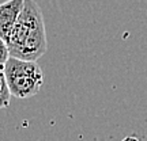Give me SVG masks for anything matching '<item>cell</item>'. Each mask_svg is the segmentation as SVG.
Wrapping results in <instances>:
<instances>
[{"mask_svg":"<svg viewBox=\"0 0 147 141\" xmlns=\"http://www.w3.org/2000/svg\"><path fill=\"white\" fill-rule=\"evenodd\" d=\"M3 68L11 95L14 98H32L40 92L44 86V72L37 61L10 57Z\"/></svg>","mask_w":147,"mask_h":141,"instance_id":"1","label":"cell"},{"mask_svg":"<svg viewBox=\"0 0 147 141\" xmlns=\"http://www.w3.org/2000/svg\"><path fill=\"white\" fill-rule=\"evenodd\" d=\"M44 16L40 5L36 0H25V4L21 14L18 16L15 26L12 29L8 39L7 46L10 49V56L14 57L15 53L21 49V46L26 42V39L36 31L38 27L44 26Z\"/></svg>","mask_w":147,"mask_h":141,"instance_id":"2","label":"cell"},{"mask_svg":"<svg viewBox=\"0 0 147 141\" xmlns=\"http://www.w3.org/2000/svg\"><path fill=\"white\" fill-rule=\"evenodd\" d=\"M25 0H7L0 4V37L7 41L15 26Z\"/></svg>","mask_w":147,"mask_h":141,"instance_id":"3","label":"cell"},{"mask_svg":"<svg viewBox=\"0 0 147 141\" xmlns=\"http://www.w3.org/2000/svg\"><path fill=\"white\" fill-rule=\"evenodd\" d=\"M11 91L5 79L4 68H0V109H7L11 103Z\"/></svg>","mask_w":147,"mask_h":141,"instance_id":"4","label":"cell"},{"mask_svg":"<svg viewBox=\"0 0 147 141\" xmlns=\"http://www.w3.org/2000/svg\"><path fill=\"white\" fill-rule=\"evenodd\" d=\"M10 49L7 46V42L0 37V68H3L7 63V60L10 58Z\"/></svg>","mask_w":147,"mask_h":141,"instance_id":"5","label":"cell"},{"mask_svg":"<svg viewBox=\"0 0 147 141\" xmlns=\"http://www.w3.org/2000/svg\"><path fill=\"white\" fill-rule=\"evenodd\" d=\"M121 141H140L138 137H135V136H127V137H124Z\"/></svg>","mask_w":147,"mask_h":141,"instance_id":"6","label":"cell"}]
</instances>
